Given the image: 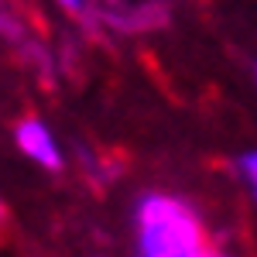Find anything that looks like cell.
<instances>
[{"mask_svg":"<svg viewBox=\"0 0 257 257\" xmlns=\"http://www.w3.org/2000/svg\"><path fill=\"white\" fill-rule=\"evenodd\" d=\"M240 168H243V175L250 178V185H254V199H257V151H247V155L240 158Z\"/></svg>","mask_w":257,"mask_h":257,"instance_id":"obj_3","label":"cell"},{"mask_svg":"<svg viewBox=\"0 0 257 257\" xmlns=\"http://www.w3.org/2000/svg\"><path fill=\"white\" fill-rule=\"evenodd\" d=\"M141 257H202V230L189 206L172 196H144L138 202Z\"/></svg>","mask_w":257,"mask_h":257,"instance_id":"obj_1","label":"cell"},{"mask_svg":"<svg viewBox=\"0 0 257 257\" xmlns=\"http://www.w3.org/2000/svg\"><path fill=\"white\" fill-rule=\"evenodd\" d=\"M202 257H223V254H213V250H206V254H202Z\"/></svg>","mask_w":257,"mask_h":257,"instance_id":"obj_5","label":"cell"},{"mask_svg":"<svg viewBox=\"0 0 257 257\" xmlns=\"http://www.w3.org/2000/svg\"><path fill=\"white\" fill-rule=\"evenodd\" d=\"M59 4H62V7H69V11H79V7H82V0H59Z\"/></svg>","mask_w":257,"mask_h":257,"instance_id":"obj_4","label":"cell"},{"mask_svg":"<svg viewBox=\"0 0 257 257\" xmlns=\"http://www.w3.org/2000/svg\"><path fill=\"white\" fill-rule=\"evenodd\" d=\"M14 141H18V148L28 155V158H35L38 165L45 168H62V155L59 148H55V141L48 134V127L35 117H24L14 127Z\"/></svg>","mask_w":257,"mask_h":257,"instance_id":"obj_2","label":"cell"}]
</instances>
